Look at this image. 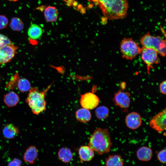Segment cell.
<instances>
[{"label": "cell", "instance_id": "obj_29", "mask_svg": "<svg viewBox=\"0 0 166 166\" xmlns=\"http://www.w3.org/2000/svg\"><path fill=\"white\" fill-rule=\"evenodd\" d=\"M22 161L18 158H14L9 162L7 166H21Z\"/></svg>", "mask_w": 166, "mask_h": 166}, {"label": "cell", "instance_id": "obj_4", "mask_svg": "<svg viewBox=\"0 0 166 166\" xmlns=\"http://www.w3.org/2000/svg\"><path fill=\"white\" fill-rule=\"evenodd\" d=\"M142 47L153 49L162 56L166 55V40L159 36L151 35L149 32L142 36L140 39Z\"/></svg>", "mask_w": 166, "mask_h": 166}, {"label": "cell", "instance_id": "obj_24", "mask_svg": "<svg viewBox=\"0 0 166 166\" xmlns=\"http://www.w3.org/2000/svg\"><path fill=\"white\" fill-rule=\"evenodd\" d=\"M30 84L27 79L19 78L17 85V89L21 92L24 93L29 91L31 89Z\"/></svg>", "mask_w": 166, "mask_h": 166}, {"label": "cell", "instance_id": "obj_17", "mask_svg": "<svg viewBox=\"0 0 166 166\" xmlns=\"http://www.w3.org/2000/svg\"><path fill=\"white\" fill-rule=\"evenodd\" d=\"M4 137L7 139H11L17 136L19 133L18 128L12 124L6 125L2 129Z\"/></svg>", "mask_w": 166, "mask_h": 166}, {"label": "cell", "instance_id": "obj_26", "mask_svg": "<svg viewBox=\"0 0 166 166\" xmlns=\"http://www.w3.org/2000/svg\"><path fill=\"white\" fill-rule=\"evenodd\" d=\"M13 44L12 42L6 36L0 34V48L6 45Z\"/></svg>", "mask_w": 166, "mask_h": 166}, {"label": "cell", "instance_id": "obj_9", "mask_svg": "<svg viewBox=\"0 0 166 166\" xmlns=\"http://www.w3.org/2000/svg\"><path fill=\"white\" fill-rule=\"evenodd\" d=\"M130 96L129 92L118 90L115 93L112 100L115 105L126 110L130 105Z\"/></svg>", "mask_w": 166, "mask_h": 166}, {"label": "cell", "instance_id": "obj_6", "mask_svg": "<svg viewBox=\"0 0 166 166\" xmlns=\"http://www.w3.org/2000/svg\"><path fill=\"white\" fill-rule=\"evenodd\" d=\"M140 54L141 59L146 65L148 74L149 73L150 69L153 68V65L160 62L158 53L153 49L142 47Z\"/></svg>", "mask_w": 166, "mask_h": 166}, {"label": "cell", "instance_id": "obj_11", "mask_svg": "<svg viewBox=\"0 0 166 166\" xmlns=\"http://www.w3.org/2000/svg\"><path fill=\"white\" fill-rule=\"evenodd\" d=\"M125 124L129 128L135 130L141 125L142 120L140 115L136 112H132L128 114L125 120Z\"/></svg>", "mask_w": 166, "mask_h": 166}, {"label": "cell", "instance_id": "obj_21", "mask_svg": "<svg viewBox=\"0 0 166 166\" xmlns=\"http://www.w3.org/2000/svg\"><path fill=\"white\" fill-rule=\"evenodd\" d=\"M105 166H123V160L120 155L115 154L109 156L106 160Z\"/></svg>", "mask_w": 166, "mask_h": 166}, {"label": "cell", "instance_id": "obj_7", "mask_svg": "<svg viewBox=\"0 0 166 166\" xmlns=\"http://www.w3.org/2000/svg\"><path fill=\"white\" fill-rule=\"evenodd\" d=\"M100 101L98 97L92 92L85 93L81 95L80 103L82 108L89 110L96 108Z\"/></svg>", "mask_w": 166, "mask_h": 166}, {"label": "cell", "instance_id": "obj_13", "mask_svg": "<svg viewBox=\"0 0 166 166\" xmlns=\"http://www.w3.org/2000/svg\"><path fill=\"white\" fill-rule=\"evenodd\" d=\"M38 156V149L35 146L32 145L26 150L24 154L23 159L26 162L33 164L37 159Z\"/></svg>", "mask_w": 166, "mask_h": 166}, {"label": "cell", "instance_id": "obj_3", "mask_svg": "<svg viewBox=\"0 0 166 166\" xmlns=\"http://www.w3.org/2000/svg\"><path fill=\"white\" fill-rule=\"evenodd\" d=\"M52 85L53 83L51 84L42 91L35 87L29 91L26 101L34 114L38 115L45 111L46 105L45 95Z\"/></svg>", "mask_w": 166, "mask_h": 166}, {"label": "cell", "instance_id": "obj_22", "mask_svg": "<svg viewBox=\"0 0 166 166\" xmlns=\"http://www.w3.org/2000/svg\"><path fill=\"white\" fill-rule=\"evenodd\" d=\"M95 113L96 117L100 120L107 118L109 114V109L106 106L101 105L96 107Z\"/></svg>", "mask_w": 166, "mask_h": 166}, {"label": "cell", "instance_id": "obj_30", "mask_svg": "<svg viewBox=\"0 0 166 166\" xmlns=\"http://www.w3.org/2000/svg\"><path fill=\"white\" fill-rule=\"evenodd\" d=\"M166 81L164 80L162 81L160 84L159 89L160 92L164 95H166Z\"/></svg>", "mask_w": 166, "mask_h": 166}, {"label": "cell", "instance_id": "obj_14", "mask_svg": "<svg viewBox=\"0 0 166 166\" xmlns=\"http://www.w3.org/2000/svg\"><path fill=\"white\" fill-rule=\"evenodd\" d=\"M137 158L140 160L142 161H148L152 159L153 152L150 148L143 146L139 148L136 153Z\"/></svg>", "mask_w": 166, "mask_h": 166}, {"label": "cell", "instance_id": "obj_12", "mask_svg": "<svg viewBox=\"0 0 166 166\" xmlns=\"http://www.w3.org/2000/svg\"><path fill=\"white\" fill-rule=\"evenodd\" d=\"M78 152L81 162L90 161L94 156V151L88 145L81 146Z\"/></svg>", "mask_w": 166, "mask_h": 166}, {"label": "cell", "instance_id": "obj_5", "mask_svg": "<svg viewBox=\"0 0 166 166\" xmlns=\"http://www.w3.org/2000/svg\"><path fill=\"white\" fill-rule=\"evenodd\" d=\"M120 50L123 58L132 60L140 54L141 48L132 38H124L120 43Z\"/></svg>", "mask_w": 166, "mask_h": 166}, {"label": "cell", "instance_id": "obj_18", "mask_svg": "<svg viewBox=\"0 0 166 166\" xmlns=\"http://www.w3.org/2000/svg\"><path fill=\"white\" fill-rule=\"evenodd\" d=\"M44 15L45 20L49 22H53L57 20L58 17V12L56 8L52 6H48L45 9Z\"/></svg>", "mask_w": 166, "mask_h": 166}, {"label": "cell", "instance_id": "obj_1", "mask_svg": "<svg viewBox=\"0 0 166 166\" xmlns=\"http://www.w3.org/2000/svg\"><path fill=\"white\" fill-rule=\"evenodd\" d=\"M99 6L105 17L110 20L122 19L127 15V0H88Z\"/></svg>", "mask_w": 166, "mask_h": 166}, {"label": "cell", "instance_id": "obj_10", "mask_svg": "<svg viewBox=\"0 0 166 166\" xmlns=\"http://www.w3.org/2000/svg\"><path fill=\"white\" fill-rule=\"evenodd\" d=\"M18 48L13 44L0 48V65L10 61L15 56Z\"/></svg>", "mask_w": 166, "mask_h": 166}, {"label": "cell", "instance_id": "obj_27", "mask_svg": "<svg viewBox=\"0 0 166 166\" xmlns=\"http://www.w3.org/2000/svg\"><path fill=\"white\" fill-rule=\"evenodd\" d=\"M157 159L161 163L164 164L166 162V150L163 149L158 152L157 155Z\"/></svg>", "mask_w": 166, "mask_h": 166}, {"label": "cell", "instance_id": "obj_2", "mask_svg": "<svg viewBox=\"0 0 166 166\" xmlns=\"http://www.w3.org/2000/svg\"><path fill=\"white\" fill-rule=\"evenodd\" d=\"M88 146L99 155L108 152L112 143L108 129L97 128L89 138Z\"/></svg>", "mask_w": 166, "mask_h": 166}, {"label": "cell", "instance_id": "obj_20", "mask_svg": "<svg viewBox=\"0 0 166 166\" xmlns=\"http://www.w3.org/2000/svg\"><path fill=\"white\" fill-rule=\"evenodd\" d=\"M43 32L42 29L38 25L33 24L28 29V34L31 39H37L42 36Z\"/></svg>", "mask_w": 166, "mask_h": 166}, {"label": "cell", "instance_id": "obj_25", "mask_svg": "<svg viewBox=\"0 0 166 166\" xmlns=\"http://www.w3.org/2000/svg\"><path fill=\"white\" fill-rule=\"evenodd\" d=\"M19 78L20 77L18 73H16L6 85V88L8 89H17V85Z\"/></svg>", "mask_w": 166, "mask_h": 166}, {"label": "cell", "instance_id": "obj_15", "mask_svg": "<svg viewBox=\"0 0 166 166\" xmlns=\"http://www.w3.org/2000/svg\"><path fill=\"white\" fill-rule=\"evenodd\" d=\"M3 101L9 107H12L16 105L20 100L18 95L13 91H11L5 94L3 97Z\"/></svg>", "mask_w": 166, "mask_h": 166}, {"label": "cell", "instance_id": "obj_28", "mask_svg": "<svg viewBox=\"0 0 166 166\" xmlns=\"http://www.w3.org/2000/svg\"><path fill=\"white\" fill-rule=\"evenodd\" d=\"M8 21L5 16L0 15V29L5 28L8 24Z\"/></svg>", "mask_w": 166, "mask_h": 166}, {"label": "cell", "instance_id": "obj_8", "mask_svg": "<svg viewBox=\"0 0 166 166\" xmlns=\"http://www.w3.org/2000/svg\"><path fill=\"white\" fill-rule=\"evenodd\" d=\"M149 125L151 128L159 133L166 130V108L153 117L149 121Z\"/></svg>", "mask_w": 166, "mask_h": 166}, {"label": "cell", "instance_id": "obj_16", "mask_svg": "<svg viewBox=\"0 0 166 166\" xmlns=\"http://www.w3.org/2000/svg\"><path fill=\"white\" fill-rule=\"evenodd\" d=\"M75 115L77 120L82 123L89 121L92 117L90 111L83 108L78 109L75 112Z\"/></svg>", "mask_w": 166, "mask_h": 166}, {"label": "cell", "instance_id": "obj_19", "mask_svg": "<svg viewBox=\"0 0 166 166\" xmlns=\"http://www.w3.org/2000/svg\"><path fill=\"white\" fill-rule=\"evenodd\" d=\"M59 159L62 162L68 163L70 162L73 158V154L69 148L63 147L61 148L58 153Z\"/></svg>", "mask_w": 166, "mask_h": 166}, {"label": "cell", "instance_id": "obj_31", "mask_svg": "<svg viewBox=\"0 0 166 166\" xmlns=\"http://www.w3.org/2000/svg\"><path fill=\"white\" fill-rule=\"evenodd\" d=\"M9 1H13V2H16L18 0H9Z\"/></svg>", "mask_w": 166, "mask_h": 166}, {"label": "cell", "instance_id": "obj_23", "mask_svg": "<svg viewBox=\"0 0 166 166\" xmlns=\"http://www.w3.org/2000/svg\"><path fill=\"white\" fill-rule=\"evenodd\" d=\"M10 26L13 30L19 31L23 29L24 24L20 18L18 17H13L11 19Z\"/></svg>", "mask_w": 166, "mask_h": 166}]
</instances>
